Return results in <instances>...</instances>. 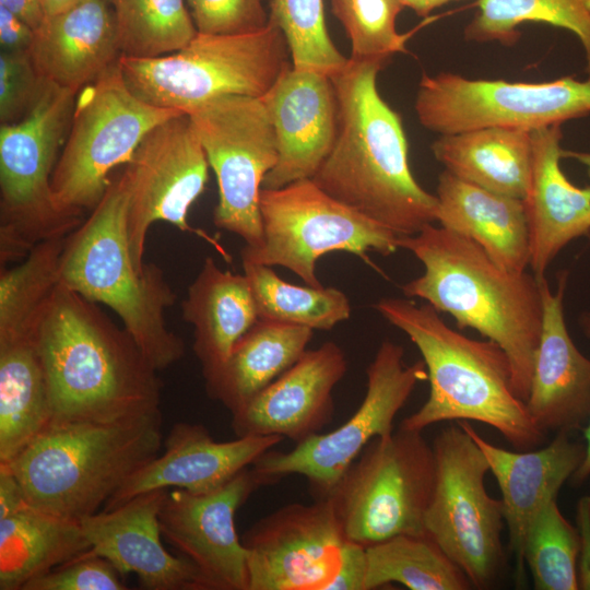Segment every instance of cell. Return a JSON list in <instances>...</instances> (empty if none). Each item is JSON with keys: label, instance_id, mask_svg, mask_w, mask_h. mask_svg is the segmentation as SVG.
<instances>
[{"label": "cell", "instance_id": "6da1fadb", "mask_svg": "<svg viewBox=\"0 0 590 590\" xmlns=\"http://www.w3.org/2000/svg\"><path fill=\"white\" fill-rule=\"evenodd\" d=\"M386 62L349 58L331 76L338 133L311 179L335 200L400 237L437 222L438 200L414 178L401 116L378 92L377 75Z\"/></svg>", "mask_w": 590, "mask_h": 590}, {"label": "cell", "instance_id": "7a4b0ae2", "mask_svg": "<svg viewBox=\"0 0 590 590\" xmlns=\"http://www.w3.org/2000/svg\"><path fill=\"white\" fill-rule=\"evenodd\" d=\"M51 423L115 422L161 410L162 381L132 337L62 283L37 334Z\"/></svg>", "mask_w": 590, "mask_h": 590}, {"label": "cell", "instance_id": "3957f363", "mask_svg": "<svg viewBox=\"0 0 590 590\" xmlns=\"http://www.w3.org/2000/svg\"><path fill=\"white\" fill-rule=\"evenodd\" d=\"M399 248L412 252L424 273L401 286L497 343L507 354L516 394L527 401L542 328L539 278L503 269L484 249L462 235L428 224L400 236Z\"/></svg>", "mask_w": 590, "mask_h": 590}, {"label": "cell", "instance_id": "277c9868", "mask_svg": "<svg viewBox=\"0 0 590 590\" xmlns=\"http://www.w3.org/2000/svg\"><path fill=\"white\" fill-rule=\"evenodd\" d=\"M374 308L410 338L427 370L428 398L401 428L423 432L440 422L474 421L493 427L517 450L545 440L514 390L509 358L497 343L453 330L427 303L384 297Z\"/></svg>", "mask_w": 590, "mask_h": 590}, {"label": "cell", "instance_id": "5b68a950", "mask_svg": "<svg viewBox=\"0 0 590 590\" xmlns=\"http://www.w3.org/2000/svg\"><path fill=\"white\" fill-rule=\"evenodd\" d=\"M162 426L161 410L115 422L51 423L5 464L31 505L80 521L160 453Z\"/></svg>", "mask_w": 590, "mask_h": 590}, {"label": "cell", "instance_id": "8992f818", "mask_svg": "<svg viewBox=\"0 0 590 590\" xmlns=\"http://www.w3.org/2000/svg\"><path fill=\"white\" fill-rule=\"evenodd\" d=\"M61 283L109 307L158 371L180 361L182 340L168 329L166 310L176 293L155 263L135 264L127 229V194L119 176L99 203L64 240Z\"/></svg>", "mask_w": 590, "mask_h": 590}, {"label": "cell", "instance_id": "52a82bcc", "mask_svg": "<svg viewBox=\"0 0 590 590\" xmlns=\"http://www.w3.org/2000/svg\"><path fill=\"white\" fill-rule=\"evenodd\" d=\"M284 34L269 20L238 34L198 32L181 49L155 57L118 59L129 88L142 101L188 114L222 96L263 97L291 66Z\"/></svg>", "mask_w": 590, "mask_h": 590}, {"label": "cell", "instance_id": "ba28073f", "mask_svg": "<svg viewBox=\"0 0 590 590\" xmlns=\"http://www.w3.org/2000/svg\"><path fill=\"white\" fill-rule=\"evenodd\" d=\"M76 93L43 79L25 116L0 127V264L39 243L66 237L82 220L55 205L50 180L67 139Z\"/></svg>", "mask_w": 590, "mask_h": 590}, {"label": "cell", "instance_id": "9c48e42d", "mask_svg": "<svg viewBox=\"0 0 590 590\" xmlns=\"http://www.w3.org/2000/svg\"><path fill=\"white\" fill-rule=\"evenodd\" d=\"M181 114L138 97L115 62L75 96L69 132L50 180L56 208L81 220L84 211L99 203L111 182L110 173L129 162L148 131Z\"/></svg>", "mask_w": 590, "mask_h": 590}, {"label": "cell", "instance_id": "30bf717a", "mask_svg": "<svg viewBox=\"0 0 590 590\" xmlns=\"http://www.w3.org/2000/svg\"><path fill=\"white\" fill-rule=\"evenodd\" d=\"M435 457L422 432L399 427L367 444L329 497L347 539L368 546L399 534H424Z\"/></svg>", "mask_w": 590, "mask_h": 590}, {"label": "cell", "instance_id": "8fae6325", "mask_svg": "<svg viewBox=\"0 0 590 590\" xmlns=\"http://www.w3.org/2000/svg\"><path fill=\"white\" fill-rule=\"evenodd\" d=\"M435 484L425 531L467 575L472 588H489L505 566L502 499L489 496V471L482 450L457 425L433 440Z\"/></svg>", "mask_w": 590, "mask_h": 590}, {"label": "cell", "instance_id": "7c38bea8", "mask_svg": "<svg viewBox=\"0 0 590 590\" xmlns=\"http://www.w3.org/2000/svg\"><path fill=\"white\" fill-rule=\"evenodd\" d=\"M259 208L263 243L243 248L241 261L284 267L307 285L322 286L316 263L330 252H349L368 262V252L393 253V232L335 200L311 178L278 189L261 188Z\"/></svg>", "mask_w": 590, "mask_h": 590}, {"label": "cell", "instance_id": "4fadbf2b", "mask_svg": "<svg viewBox=\"0 0 590 590\" xmlns=\"http://www.w3.org/2000/svg\"><path fill=\"white\" fill-rule=\"evenodd\" d=\"M367 389L354 414L338 428L316 434L290 451L272 449L250 467L262 485L298 474L317 498L329 495L369 441L393 432V421L417 384L427 379L423 361L404 362V349L384 340L366 369Z\"/></svg>", "mask_w": 590, "mask_h": 590}, {"label": "cell", "instance_id": "5bb4252c", "mask_svg": "<svg viewBox=\"0 0 590 590\" xmlns=\"http://www.w3.org/2000/svg\"><path fill=\"white\" fill-rule=\"evenodd\" d=\"M414 107L420 123L440 135L488 127L531 132L588 116L590 79L528 83L424 74Z\"/></svg>", "mask_w": 590, "mask_h": 590}, {"label": "cell", "instance_id": "9a60e30c", "mask_svg": "<svg viewBox=\"0 0 590 590\" xmlns=\"http://www.w3.org/2000/svg\"><path fill=\"white\" fill-rule=\"evenodd\" d=\"M187 115L217 180L214 225L240 237L245 248H259L263 243L259 196L279 158L262 97L222 96Z\"/></svg>", "mask_w": 590, "mask_h": 590}, {"label": "cell", "instance_id": "2e32d148", "mask_svg": "<svg viewBox=\"0 0 590 590\" xmlns=\"http://www.w3.org/2000/svg\"><path fill=\"white\" fill-rule=\"evenodd\" d=\"M209 162L187 114L170 117L143 137L120 175L127 194V229L132 258L140 270L146 236L155 222H166L194 234L228 257L213 237L188 222L192 203L204 191Z\"/></svg>", "mask_w": 590, "mask_h": 590}, {"label": "cell", "instance_id": "e0dca14e", "mask_svg": "<svg viewBox=\"0 0 590 590\" xmlns=\"http://www.w3.org/2000/svg\"><path fill=\"white\" fill-rule=\"evenodd\" d=\"M349 541L329 497L283 506L241 536L248 590H330Z\"/></svg>", "mask_w": 590, "mask_h": 590}, {"label": "cell", "instance_id": "ac0fdd59", "mask_svg": "<svg viewBox=\"0 0 590 590\" xmlns=\"http://www.w3.org/2000/svg\"><path fill=\"white\" fill-rule=\"evenodd\" d=\"M260 486L249 467L210 493L168 489L158 512L162 536L194 566L204 590H248L247 551L235 516Z\"/></svg>", "mask_w": 590, "mask_h": 590}, {"label": "cell", "instance_id": "d6986e66", "mask_svg": "<svg viewBox=\"0 0 590 590\" xmlns=\"http://www.w3.org/2000/svg\"><path fill=\"white\" fill-rule=\"evenodd\" d=\"M346 371V356L335 342L306 350L281 376L232 413L234 434L280 436L295 444L319 434L332 420L333 390Z\"/></svg>", "mask_w": 590, "mask_h": 590}, {"label": "cell", "instance_id": "ffe728a7", "mask_svg": "<svg viewBox=\"0 0 590 590\" xmlns=\"http://www.w3.org/2000/svg\"><path fill=\"white\" fill-rule=\"evenodd\" d=\"M273 127L279 158L264 189L312 178L338 133V101L331 78L288 66L262 97Z\"/></svg>", "mask_w": 590, "mask_h": 590}, {"label": "cell", "instance_id": "44dd1931", "mask_svg": "<svg viewBox=\"0 0 590 590\" xmlns=\"http://www.w3.org/2000/svg\"><path fill=\"white\" fill-rule=\"evenodd\" d=\"M168 489L139 494L120 506L82 518L81 529L97 555L123 577L135 574L148 590H204L194 566L162 544L158 512Z\"/></svg>", "mask_w": 590, "mask_h": 590}, {"label": "cell", "instance_id": "7402d4cb", "mask_svg": "<svg viewBox=\"0 0 590 590\" xmlns=\"http://www.w3.org/2000/svg\"><path fill=\"white\" fill-rule=\"evenodd\" d=\"M283 440L280 436H241L216 441L201 424L176 423L164 441V452L133 473L103 510L160 488H180L193 494L213 492Z\"/></svg>", "mask_w": 590, "mask_h": 590}, {"label": "cell", "instance_id": "603a6c76", "mask_svg": "<svg viewBox=\"0 0 590 590\" xmlns=\"http://www.w3.org/2000/svg\"><path fill=\"white\" fill-rule=\"evenodd\" d=\"M568 271L557 274L553 292L539 276L542 328L527 410L545 433L583 429L590 420V359L575 345L564 317Z\"/></svg>", "mask_w": 590, "mask_h": 590}, {"label": "cell", "instance_id": "cb8c5ba5", "mask_svg": "<svg viewBox=\"0 0 590 590\" xmlns=\"http://www.w3.org/2000/svg\"><path fill=\"white\" fill-rule=\"evenodd\" d=\"M457 424L482 450L499 486L509 547L516 560L517 579L520 580L527 531L542 506L557 499L562 486L579 469L586 456V445L573 439L569 432H558L541 449L510 451L487 441L470 422L459 421Z\"/></svg>", "mask_w": 590, "mask_h": 590}, {"label": "cell", "instance_id": "d4e9b609", "mask_svg": "<svg viewBox=\"0 0 590 590\" xmlns=\"http://www.w3.org/2000/svg\"><path fill=\"white\" fill-rule=\"evenodd\" d=\"M560 126L531 131L530 178L522 202L530 238L529 266L538 278L569 243L590 236V186H575L560 168Z\"/></svg>", "mask_w": 590, "mask_h": 590}, {"label": "cell", "instance_id": "484cf974", "mask_svg": "<svg viewBox=\"0 0 590 590\" xmlns=\"http://www.w3.org/2000/svg\"><path fill=\"white\" fill-rule=\"evenodd\" d=\"M28 54L43 79L78 94L120 57L110 0H80L45 15Z\"/></svg>", "mask_w": 590, "mask_h": 590}, {"label": "cell", "instance_id": "4316f807", "mask_svg": "<svg viewBox=\"0 0 590 590\" xmlns=\"http://www.w3.org/2000/svg\"><path fill=\"white\" fill-rule=\"evenodd\" d=\"M440 226L472 239L503 269L521 273L530 264V238L521 199L462 180L448 170L438 176Z\"/></svg>", "mask_w": 590, "mask_h": 590}, {"label": "cell", "instance_id": "83f0119b", "mask_svg": "<svg viewBox=\"0 0 590 590\" xmlns=\"http://www.w3.org/2000/svg\"><path fill=\"white\" fill-rule=\"evenodd\" d=\"M181 310L193 328L192 350L204 379L224 365L236 342L259 319L246 275L223 270L211 257L188 286Z\"/></svg>", "mask_w": 590, "mask_h": 590}, {"label": "cell", "instance_id": "f1b7e54d", "mask_svg": "<svg viewBox=\"0 0 590 590\" xmlns=\"http://www.w3.org/2000/svg\"><path fill=\"white\" fill-rule=\"evenodd\" d=\"M312 335L306 327L258 319L224 365L204 379L208 396L234 413L288 369Z\"/></svg>", "mask_w": 590, "mask_h": 590}, {"label": "cell", "instance_id": "f546056e", "mask_svg": "<svg viewBox=\"0 0 590 590\" xmlns=\"http://www.w3.org/2000/svg\"><path fill=\"white\" fill-rule=\"evenodd\" d=\"M430 149L445 169L462 180L521 200L527 193L530 131L488 127L441 134Z\"/></svg>", "mask_w": 590, "mask_h": 590}, {"label": "cell", "instance_id": "4dcf8cb0", "mask_svg": "<svg viewBox=\"0 0 590 590\" xmlns=\"http://www.w3.org/2000/svg\"><path fill=\"white\" fill-rule=\"evenodd\" d=\"M90 548L79 521L27 502L0 518V590H23L32 579Z\"/></svg>", "mask_w": 590, "mask_h": 590}, {"label": "cell", "instance_id": "1f68e13d", "mask_svg": "<svg viewBox=\"0 0 590 590\" xmlns=\"http://www.w3.org/2000/svg\"><path fill=\"white\" fill-rule=\"evenodd\" d=\"M51 422L37 337L0 339V463L15 458Z\"/></svg>", "mask_w": 590, "mask_h": 590}, {"label": "cell", "instance_id": "d6a6232c", "mask_svg": "<svg viewBox=\"0 0 590 590\" xmlns=\"http://www.w3.org/2000/svg\"><path fill=\"white\" fill-rule=\"evenodd\" d=\"M364 590L398 582L411 590H467L463 570L427 534H399L365 546Z\"/></svg>", "mask_w": 590, "mask_h": 590}, {"label": "cell", "instance_id": "836d02e7", "mask_svg": "<svg viewBox=\"0 0 590 590\" xmlns=\"http://www.w3.org/2000/svg\"><path fill=\"white\" fill-rule=\"evenodd\" d=\"M66 237L44 240L13 267L1 268L0 338L38 334L51 298L61 283Z\"/></svg>", "mask_w": 590, "mask_h": 590}, {"label": "cell", "instance_id": "e575fe53", "mask_svg": "<svg viewBox=\"0 0 590 590\" xmlns=\"http://www.w3.org/2000/svg\"><path fill=\"white\" fill-rule=\"evenodd\" d=\"M241 263L259 319L328 331L351 316L349 297L335 287L292 284L281 279L272 267Z\"/></svg>", "mask_w": 590, "mask_h": 590}, {"label": "cell", "instance_id": "d590c367", "mask_svg": "<svg viewBox=\"0 0 590 590\" xmlns=\"http://www.w3.org/2000/svg\"><path fill=\"white\" fill-rule=\"evenodd\" d=\"M541 22L565 28L580 40L590 79V10L585 0H479V11L464 28L471 42L514 45L518 26Z\"/></svg>", "mask_w": 590, "mask_h": 590}, {"label": "cell", "instance_id": "8d00e7d4", "mask_svg": "<svg viewBox=\"0 0 590 590\" xmlns=\"http://www.w3.org/2000/svg\"><path fill=\"white\" fill-rule=\"evenodd\" d=\"M120 56L155 58L177 51L198 30L184 0H110Z\"/></svg>", "mask_w": 590, "mask_h": 590}, {"label": "cell", "instance_id": "74e56055", "mask_svg": "<svg viewBox=\"0 0 590 590\" xmlns=\"http://www.w3.org/2000/svg\"><path fill=\"white\" fill-rule=\"evenodd\" d=\"M579 534L560 512L557 499L546 502L526 535L523 560L536 590H578Z\"/></svg>", "mask_w": 590, "mask_h": 590}, {"label": "cell", "instance_id": "f35d334b", "mask_svg": "<svg viewBox=\"0 0 590 590\" xmlns=\"http://www.w3.org/2000/svg\"><path fill=\"white\" fill-rule=\"evenodd\" d=\"M269 20L284 34L294 68L331 78L347 63L327 31L322 0H272Z\"/></svg>", "mask_w": 590, "mask_h": 590}, {"label": "cell", "instance_id": "ab89813d", "mask_svg": "<svg viewBox=\"0 0 590 590\" xmlns=\"http://www.w3.org/2000/svg\"><path fill=\"white\" fill-rule=\"evenodd\" d=\"M332 12L344 26L353 59L387 61L405 50L409 34H399L396 19L404 7L401 0H331Z\"/></svg>", "mask_w": 590, "mask_h": 590}, {"label": "cell", "instance_id": "60d3db41", "mask_svg": "<svg viewBox=\"0 0 590 590\" xmlns=\"http://www.w3.org/2000/svg\"><path fill=\"white\" fill-rule=\"evenodd\" d=\"M122 576L90 548L28 581L23 590H126Z\"/></svg>", "mask_w": 590, "mask_h": 590}, {"label": "cell", "instance_id": "b9f144b4", "mask_svg": "<svg viewBox=\"0 0 590 590\" xmlns=\"http://www.w3.org/2000/svg\"><path fill=\"white\" fill-rule=\"evenodd\" d=\"M43 78L28 52L0 54V120L12 123L22 119L34 103Z\"/></svg>", "mask_w": 590, "mask_h": 590}, {"label": "cell", "instance_id": "7bdbcfd3", "mask_svg": "<svg viewBox=\"0 0 590 590\" xmlns=\"http://www.w3.org/2000/svg\"><path fill=\"white\" fill-rule=\"evenodd\" d=\"M198 32L238 34L269 23L261 0H188Z\"/></svg>", "mask_w": 590, "mask_h": 590}, {"label": "cell", "instance_id": "ee69618b", "mask_svg": "<svg viewBox=\"0 0 590 590\" xmlns=\"http://www.w3.org/2000/svg\"><path fill=\"white\" fill-rule=\"evenodd\" d=\"M367 560L364 545L349 541L330 590H364Z\"/></svg>", "mask_w": 590, "mask_h": 590}, {"label": "cell", "instance_id": "f6af8a7d", "mask_svg": "<svg viewBox=\"0 0 590 590\" xmlns=\"http://www.w3.org/2000/svg\"><path fill=\"white\" fill-rule=\"evenodd\" d=\"M575 519L579 534L578 588L590 590V495H585L577 502Z\"/></svg>", "mask_w": 590, "mask_h": 590}, {"label": "cell", "instance_id": "bcb514c9", "mask_svg": "<svg viewBox=\"0 0 590 590\" xmlns=\"http://www.w3.org/2000/svg\"><path fill=\"white\" fill-rule=\"evenodd\" d=\"M34 30L14 13L0 5L1 51L28 52Z\"/></svg>", "mask_w": 590, "mask_h": 590}, {"label": "cell", "instance_id": "7dc6e473", "mask_svg": "<svg viewBox=\"0 0 590 590\" xmlns=\"http://www.w3.org/2000/svg\"><path fill=\"white\" fill-rule=\"evenodd\" d=\"M27 503L23 487L5 463H0V518Z\"/></svg>", "mask_w": 590, "mask_h": 590}, {"label": "cell", "instance_id": "c3c4849f", "mask_svg": "<svg viewBox=\"0 0 590 590\" xmlns=\"http://www.w3.org/2000/svg\"><path fill=\"white\" fill-rule=\"evenodd\" d=\"M0 5L14 13L33 30H36L45 17L42 0H0Z\"/></svg>", "mask_w": 590, "mask_h": 590}, {"label": "cell", "instance_id": "681fc988", "mask_svg": "<svg viewBox=\"0 0 590 590\" xmlns=\"http://www.w3.org/2000/svg\"><path fill=\"white\" fill-rule=\"evenodd\" d=\"M579 321L583 332L590 339V311L583 312ZM583 436L586 445V456L583 462L570 479L574 486H579L583 484L590 477V420L587 426L583 428Z\"/></svg>", "mask_w": 590, "mask_h": 590}, {"label": "cell", "instance_id": "f907efd6", "mask_svg": "<svg viewBox=\"0 0 590 590\" xmlns=\"http://www.w3.org/2000/svg\"><path fill=\"white\" fill-rule=\"evenodd\" d=\"M452 0H401L404 7L411 8L417 15L425 16L434 9Z\"/></svg>", "mask_w": 590, "mask_h": 590}, {"label": "cell", "instance_id": "816d5d0a", "mask_svg": "<svg viewBox=\"0 0 590 590\" xmlns=\"http://www.w3.org/2000/svg\"><path fill=\"white\" fill-rule=\"evenodd\" d=\"M80 0H42L45 15L60 12Z\"/></svg>", "mask_w": 590, "mask_h": 590}, {"label": "cell", "instance_id": "f5cc1de1", "mask_svg": "<svg viewBox=\"0 0 590 590\" xmlns=\"http://www.w3.org/2000/svg\"><path fill=\"white\" fill-rule=\"evenodd\" d=\"M562 157H568L582 164L587 168V173L590 177V152L562 150Z\"/></svg>", "mask_w": 590, "mask_h": 590}, {"label": "cell", "instance_id": "db71d44e", "mask_svg": "<svg viewBox=\"0 0 590 590\" xmlns=\"http://www.w3.org/2000/svg\"><path fill=\"white\" fill-rule=\"evenodd\" d=\"M585 2L587 4L588 9L590 10V0H585Z\"/></svg>", "mask_w": 590, "mask_h": 590}]
</instances>
